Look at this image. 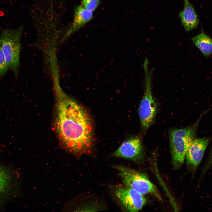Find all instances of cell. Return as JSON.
Returning <instances> with one entry per match:
<instances>
[{"instance_id":"13","label":"cell","mask_w":212,"mask_h":212,"mask_svg":"<svg viewBox=\"0 0 212 212\" xmlns=\"http://www.w3.org/2000/svg\"><path fill=\"white\" fill-rule=\"evenodd\" d=\"M100 0H82V5L86 9L94 12L97 9Z\"/></svg>"},{"instance_id":"7","label":"cell","mask_w":212,"mask_h":212,"mask_svg":"<svg viewBox=\"0 0 212 212\" xmlns=\"http://www.w3.org/2000/svg\"><path fill=\"white\" fill-rule=\"evenodd\" d=\"M144 156L142 142L137 136L130 137L124 141L111 157L121 158L135 162L142 160Z\"/></svg>"},{"instance_id":"15","label":"cell","mask_w":212,"mask_h":212,"mask_svg":"<svg viewBox=\"0 0 212 212\" xmlns=\"http://www.w3.org/2000/svg\"><path fill=\"white\" fill-rule=\"evenodd\" d=\"M211 165H212V150L210 154V158L206 165V167H208Z\"/></svg>"},{"instance_id":"14","label":"cell","mask_w":212,"mask_h":212,"mask_svg":"<svg viewBox=\"0 0 212 212\" xmlns=\"http://www.w3.org/2000/svg\"><path fill=\"white\" fill-rule=\"evenodd\" d=\"M9 69L8 66L0 45V77L4 75Z\"/></svg>"},{"instance_id":"2","label":"cell","mask_w":212,"mask_h":212,"mask_svg":"<svg viewBox=\"0 0 212 212\" xmlns=\"http://www.w3.org/2000/svg\"><path fill=\"white\" fill-rule=\"evenodd\" d=\"M196 124L180 129L170 130L169 136L172 163L176 169L179 168L184 162L186 152L196 138Z\"/></svg>"},{"instance_id":"9","label":"cell","mask_w":212,"mask_h":212,"mask_svg":"<svg viewBox=\"0 0 212 212\" xmlns=\"http://www.w3.org/2000/svg\"><path fill=\"white\" fill-rule=\"evenodd\" d=\"M92 17V12L85 8L82 5L77 6L74 10L73 23L63 37L62 41L65 40L90 21Z\"/></svg>"},{"instance_id":"12","label":"cell","mask_w":212,"mask_h":212,"mask_svg":"<svg viewBox=\"0 0 212 212\" xmlns=\"http://www.w3.org/2000/svg\"><path fill=\"white\" fill-rule=\"evenodd\" d=\"M9 175L6 170L0 166V196L7 191L10 185Z\"/></svg>"},{"instance_id":"4","label":"cell","mask_w":212,"mask_h":212,"mask_svg":"<svg viewBox=\"0 0 212 212\" xmlns=\"http://www.w3.org/2000/svg\"><path fill=\"white\" fill-rule=\"evenodd\" d=\"M143 66L145 73L144 96L140 103L138 114L142 127L146 131L154 122L157 111V104L153 98L152 91V76L153 69L148 67L147 58L144 61Z\"/></svg>"},{"instance_id":"1","label":"cell","mask_w":212,"mask_h":212,"mask_svg":"<svg viewBox=\"0 0 212 212\" xmlns=\"http://www.w3.org/2000/svg\"><path fill=\"white\" fill-rule=\"evenodd\" d=\"M56 115L54 129L62 147L76 156L89 153L94 142L93 121L83 106L54 86Z\"/></svg>"},{"instance_id":"8","label":"cell","mask_w":212,"mask_h":212,"mask_svg":"<svg viewBox=\"0 0 212 212\" xmlns=\"http://www.w3.org/2000/svg\"><path fill=\"white\" fill-rule=\"evenodd\" d=\"M209 142L207 138H195L190 145L185 159L187 164L193 169H196L199 165Z\"/></svg>"},{"instance_id":"10","label":"cell","mask_w":212,"mask_h":212,"mask_svg":"<svg viewBox=\"0 0 212 212\" xmlns=\"http://www.w3.org/2000/svg\"><path fill=\"white\" fill-rule=\"evenodd\" d=\"M181 22L186 32L195 28L198 24V19L195 9L188 0H184V7L179 14Z\"/></svg>"},{"instance_id":"11","label":"cell","mask_w":212,"mask_h":212,"mask_svg":"<svg viewBox=\"0 0 212 212\" xmlns=\"http://www.w3.org/2000/svg\"><path fill=\"white\" fill-rule=\"evenodd\" d=\"M203 55L208 58L212 54V38L203 32L191 39Z\"/></svg>"},{"instance_id":"6","label":"cell","mask_w":212,"mask_h":212,"mask_svg":"<svg viewBox=\"0 0 212 212\" xmlns=\"http://www.w3.org/2000/svg\"><path fill=\"white\" fill-rule=\"evenodd\" d=\"M115 195L120 205L130 212L138 211L147 203L143 195L125 185L116 189Z\"/></svg>"},{"instance_id":"5","label":"cell","mask_w":212,"mask_h":212,"mask_svg":"<svg viewBox=\"0 0 212 212\" xmlns=\"http://www.w3.org/2000/svg\"><path fill=\"white\" fill-rule=\"evenodd\" d=\"M118 171V175L125 185L143 194H151L161 201L162 198L157 188L144 173L123 165H113Z\"/></svg>"},{"instance_id":"3","label":"cell","mask_w":212,"mask_h":212,"mask_svg":"<svg viewBox=\"0 0 212 212\" xmlns=\"http://www.w3.org/2000/svg\"><path fill=\"white\" fill-rule=\"evenodd\" d=\"M23 26L16 29H5L0 36V45L9 69L17 77L21 49V39Z\"/></svg>"}]
</instances>
